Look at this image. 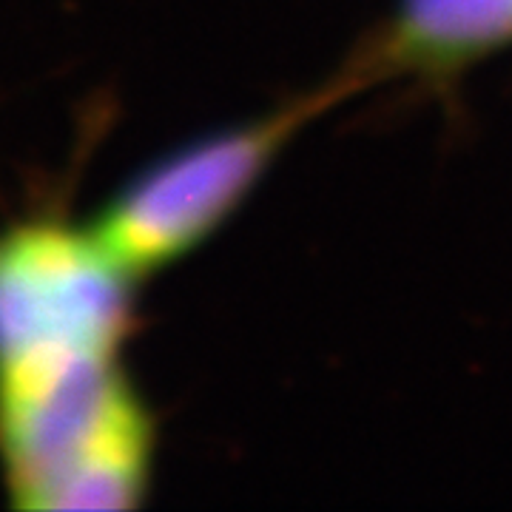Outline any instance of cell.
Listing matches in <instances>:
<instances>
[{
    "mask_svg": "<svg viewBox=\"0 0 512 512\" xmlns=\"http://www.w3.org/2000/svg\"><path fill=\"white\" fill-rule=\"evenodd\" d=\"M154 461V421L131 402L37 498L35 510H134L143 504Z\"/></svg>",
    "mask_w": 512,
    "mask_h": 512,
    "instance_id": "3",
    "label": "cell"
},
{
    "mask_svg": "<svg viewBox=\"0 0 512 512\" xmlns=\"http://www.w3.org/2000/svg\"><path fill=\"white\" fill-rule=\"evenodd\" d=\"M339 89L342 83L168 154L111 197L89 225L92 234L137 282L174 265L237 211L293 134Z\"/></svg>",
    "mask_w": 512,
    "mask_h": 512,
    "instance_id": "1",
    "label": "cell"
},
{
    "mask_svg": "<svg viewBox=\"0 0 512 512\" xmlns=\"http://www.w3.org/2000/svg\"><path fill=\"white\" fill-rule=\"evenodd\" d=\"M137 279L92 228L26 222L0 234V370L72 356H120Z\"/></svg>",
    "mask_w": 512,
    "mask_h": 512,
    "instance_id": "2",
    "label": "cell"
},
{
    "mask_svg": "<svg viewBox=\"0 0 512 512\" xmlns=\"http://www.w3.org/2000/svg\"><path fill=\"white\" fill-rule=\"evenodd\" d=\"M512 40V0H402L382 63L453 69Z\"/></svg>",
    "mask_w": 512,
    "mask_h": 512,
    "instance_id": "4",
    "label": "cell"
}]
</instances>
